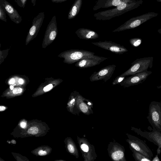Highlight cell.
I'll use <instances>...</instances> for the list:
<instances>
[{
    "instance_id": "obj_1",
    "label": "cell",
    "mask_w": 161,
    "mask_h": 161,
    "mask_svg": "<svg viewBox=\"0 0 161 161\" xmlns=\"http://www.w3.org/2000/svg\"><path fill=\"white\" fill-rule=\"evenodd\" d=\"M134 5L131 1L123 2L114 8L95 14L94 16L97 20H108L131 10Z\"/></svg>"
},
{
    "instance_id": "obj_2",
    "label": "cell",
    "mask_w": 161,
    "mask_h": 161,
    "mask_svg": "<svg viewBox=\"0 0 161 161\" xmlns=\"http://www.w3.org/2000/svg\"><path fill=\"white\" fill-rule=\"evenodd\" d=\"M147 118L153 130L161 132V101H153L150 103Z\"/></svg>"
},
{
    "instance_id": "obj_3",
    "label": "cell",
    "mask_w": 161,
    "mask_h": 161,
    "mask_svg": "<svg viewBox=\"0 0 161 161\" xmlns=\"http://www.w3.org/2000/svg\"><path fill=\"white\" fill-rule=\"evenodd\" d=\"M153 59V57L137 59L131 64L128 69L120 75L126 76L147 71L149 68L152 67Z\"/></svg>"
},
{
    "instance_id": "obj_4",
    "label": "cell",
    "mask_w": 161,
    "mask_h": 161,
    "mask_svg": "<svg viewBox=\"0 0 161 161\" xmlns=\"http://www.w3.org/2000/svg\"><path fill=\"white\" fill-rule=\"evenodd\" d=\"M126 134L128 138L126 139V141L128 143L130 146L152 160V158L153 156V153L144 141L136 136L128 133H126Z\"/></svg>"
},
{
    "instance_id": "obj_5",
    "label": "cell",
    "mask_w": 161,
    "mask_h": 161,
    "mask_svg": "<svg viewBox=\"0 0 161 161\" xmlns=\"http://www.w3.org/2000/svg\"><path fill=\"white\" fill-rule=\"evenodd\" d=\"M78 144L84 161H94L97 157L93 145L85 138L77 136Z\"/></svg>"
},
{
    "instance_id": "obj_6",
    "label": "cell",
    "mask_w": 161,
    "mask_h": 161,
    "mask_svg": "<svg viewBox=\"0 0 161 161\" xmlns=\"http://www.w3.org/2000/svg\"><path fill=\"white\" fill-rule=\"evenodd\" d=\"M107 150L109 157L115 161H126L125 156V148L119 143L115 142H110Z\"/></svg>"
},
{
    "instance_id": "obj_7",
    "label": "cell",
    "mask_w": 161,
    "mask_h": 161,
    "mask_svg": "<svg viewBox=\"0 0 161 161\" xmlns=\"http://www.w3.org/2000/svg\"><path fill=\"white\" fill-rule=\"evenodd\" d=\"M152 72L147 70L132 75L125 78L119 85L125 87L138 85L144 82Z\"/></svg>"
},
{
    "instance_id": "obj_8",
    "label": "cell",
    "mask_w": 161,
    "mask_h": 161,
    "mask_svg": "<svg viewBox=\"0 0 161 161\" xmlns=\"http://www.w3.org/2000/svg\"><path fill=\"white\" fill-rule=\"evenodd\" d=\"M116 66L114 64L106 66L97 72H94L89 78L91 82L103 80L106 82L112 77Z\"/></svg>"
},
{
    "instance_id": "obj_9",
    "label": "cell",
    "mask_w": 161,
    "mask_h": 161,
    "mask_svg": "<svg viewBox=\"0 0 161 161\" xmlns=\"http://www.w3.org/2000/svg\"><path fill=\"white\" fill-rule=\"evenodd\" d=\"M131 130L138 135L145 138L150 142L157 145L161 149V132L152 130V131L142 130L140 128L131 127Z\"/></svg>"
},
{
    "instance_id": "obj_10",
    "label": "cell",
    "mask_w": 161,
    "mask_h": 161,
    "mask_svg": "<svg viewBox=\"0 0 161 161\" xmlns=\"http://www.w3.org/2000/svg\"><path fill=\"white\" fill-rule=\"evenodd\" d=\"M92 43L95 45L116 54H121L128 51V50L124 46L111 41H99L92 42Z\"/></svg>"
},
{
    "instance_id": "obj_11",
    "label": "cell",
    "mask_w": 161,
    "mask_h": 161,
    "mask_svg": "<svg viewBox=\"0 0 161 161\" xmlns=\"http://www.w3.org/2000/svg\"><path fill=\"white\" fill-rule=\"evenodd\" d=\"M107 59V58L92 55L83 58L77 62L75 66L80 69L88 68L99 64Z\"/></svg>"
},
{
    "instance_id": "obj_12",
    "label": "cell",
    "mask_w": 161,
    "mask_h": 161,
    "mask_svg": "<svg viewBox=\"0 0 161 161\" xmlns=\"http://www.w3.org/2000/svg\"><path fill=\"white\" fill-rule=\"evenodd\" d=\"M0 4L5 9L10 19L16 24L19 23L22 19L17 11L6 0H0Z\"/></svg>"
},
{
    "instance_id": "obj_13",
    "label": "cell",
    "mask_w": 161,
    "mask_h": 161,
    "mask_svg": "<svg viewBox=\"0 0 161 161\" xmlns=\"http://www.w3.org/2000/svg\"><path fill=\"white\" fill-rule=\"evenodd\" d=\"M76 104L80 112H82L86 115H89L93 113L92 109L93 103L92 102L84 98L80 94L77 98Z\"/></svg>"
},
{
    "instance_id": "obj_14",
    "label": "cell",
    "mask_w": 161,
    "mask_h": 161,
    "mask_svg": "<svg viewBox=\"0 0 161 161\" xmlns=\"http://www.w3.org/2000/svg\"><path fill=\"white\" fill-rule=\"evenodd\" d=\"M93 52L83 50H73L68 53V60L70 63L77 62L83 58L94 55Z\"/></svg>"
},
{
    "instance_id": "obj_15",
    "label": "cell",
    "mask_w": 161,
    "mask_h": 161,
    "mask_svg": "<svg viewBox=\"0 0 161 161\" xmlns=\"http://www.w3.org/2000/svg\"><path fill=\"white\" fill-rule=\"evenodd\" d=\"M131 1L130 0H97L93 7L94 11L101 8H106L116 6L123 2Z\"/></svg>"
},
{
    "instance_id": "obj_16",
    "label": "cell",
    "mask_w": 161,
    "mask_h": 161,
    "mask_svg": "<svg viewBox=\"0 0 161 161\" xmlns=\"http://www.w3.org/2000/svg\"><path fill=\"white\" fill-rule=\"evenodd\" d=\"M75 33L80 39H93L97 38L99 37L98 34L95 31L84 28L78 29L75 31Z\"/></svg>"
},
{
    "instance_id": "obj_17",
    "label": "cell",
    "mask_w": 161,
    "mask_h": 161,
    "mask_svg": "<svg viewBox=\"0 0 161 161\" xmlns=\"http://www.w3.org/2000/svg\"><path fill=\"white\" fill-rule=\"evenodd\" d=\"M82 3V0H75L72 5L68 16L69 19L74 18L79 12Z\"/></svg>"
},
{
    "instance_id": "obj_18",
    "label": "cell",
    "mask_w": 161,
    "mask_h": 161,
    "mask_svg": "<svg viewBox=\"0 0 161 161\" xmlns=\"http://www.w3.org/2000/svg\"><path fill=\"white\" fill-rule=\"evenodd\" d=\"M132 152V155L136 161H151L152 160L147 158L139 152L136 151L129 146Z\"/></svg>"
},
{
    "instance_id": "obj_19",
    "label": "cell",
    "mask_w": 161,
    "mask_h": 161,
    "mask_svg": "<svg viewBox=\"0 0 161 161\" xmlns=\"http://www.w3.org/2000/svg\"><path fill=\"white\" fill-rule=\"evenodd\" d=\"M71 141L67 144V147L69 152L74 155L77 158L79 157L78 150L76 147L75 143L73 141Z\"/></svg>"
},
{
    "instance_id": "obj_20",
    "label": "cell",
    "mask_w": 161,
    "mask_h": 161,
    "mask_svg": "<svg viewBox=\"0 0 161 161\" xmlns=\"http://www.w3.org/2000/svg\"><path fill=\"white\" fill-rule=\"evenodd\" d=\"M131 45L133 47H137L142 43V40L140 38H133L129 40Z\"/></svg>"
},
{
    "instance_id": "obj_21",
    "label": "cell",
    "mask_w": 161,
    "mask_h": 161,
    "mask_svg": "<svg viewBox=\"0 0 161 161\" xmlns=\"http://www.w3.org/2000/svg\"><path fill=\"white\" fill-rule=\"evenodd\" d=\"M6 11L5 9L0 4V19L5 22H7V19L6 14Z\"/></svg>"
},
{
    "instance_id": "obj_22",
    "label": "cell",
    "mask_w": 161,
    "mask_h": 161,
    "mask_svg": "<svg viewBox=\"0 0 161 161\" xmlns=\"http://www.w3.org/2000/svg\"><path fill=\"white\" fill-rule=\"evenodd\" d=\"M126 76L120 75L117 76L114 80L112 82V85H115L117 84H119L120 83L126 78Z\"/></svg>"
},
{
    "instance_id": "obj_23",
    "label": "cell",
    "mask_w": 161,
    "mask_h": 161,
    "mask_svg": "<svg viewBox=\"0 0 161 161\" xmlns=\"http://www.w3.org/2000/svg\"><path fill=\"white\" fill-rule=\"evenodd\" d=\"M57 27V24H56L54 28H53V30L51 31V32L49 34V37L50 40H53L56 35V29Z\"/></svg>"
},
{
    "instance_id": "obj_24",
    "label": "cell",
    "mask_w": 161,
    "mask_h": 161,
    "mask_svg": "<svg viewBox=\"0 0 161 161\" xmlns=\"http://www.w3.org/2000/svg\"><path fill=\"white\" fill-rule=\"evenodd\" d=\"M27 0H15V2L19 7L24 8Z\"/></svg>"
},
{
    "instance_id": "obj_25",
    "label": "cell",
    "mask_w": 161,
    "mask_h": 161,
    "mask_svg": "<svg viewBox=\"0 0 161 161\" xmlns=\"http://www.w3.org/2000/svg\"><path fill=\"white\" fill-rule=\"evenodd\" d=\"M38 132V128L36 127H32L28 130V133L30 134L35 135Z\"/></svg>"
},
{
    "instance_id": "obj_26",
    "label": "cell",
    "mask_w": 161,
    "mask_h": 161,
    "mask_svg": "<svg viewBox=\"0 0 161 161\" xmlns=\"http://www.w3.org/2000/svg\"><path fill=\"white\" fill-rule=\"evenodd\" d=\"M53 87V85L52 84H49L43 88V91L45 92L48 91L52 88Z\"/></svg>"
},
{
    "instance_id": "obj_27",
    "label": "cell",
    "mask_w": 161,
    "mask_h": 161,
    "mask_svg": "<svg viewBox=\"0 0 161 161\" xmlns=\"http://www.w3.org/2000/svg\"><path fill=\"white\" fill-rule=\"evenodd\" d=\"M22 89L20 87L15 88L13 91L14 94H17L21 93L22 92Z\"/></svg>"
},
{
    "instance_id": "obj_28",
    "label": "cell",
    "mask_w": 161,
    "mask_h": 161,
    "mask_svg": "<svg viewBox=\"0 0 161 161\" xmlns=\"http://www.w3.org/2000/svg\"><path fill=\"white\" fill-rule=\"evenodd\" d=\"M38 154L40 156H44L45 155L47 154V153L45 151H43L42 150H40L38 153Z\"/></svg>"
},
{
    "instance_id": "obj_29",
    "label": "cell",
    "mask_w": 161,
    "mask_h": 161,
    "mask_svg": "<svg viewBox=\"0 0 161 161\" xmlns=\"http://www.w3.org/2000/svg\"><path fill=\"white\" fill-rule=\"evenodd\" d=\"M67 0H51L53 3H62L66 1Z\"/></svg>"
},
{
    "instance_id": "obj_30",
    "label": "cell",
    "mask_w": 161,
    "mask_h": 161,
    "mask_svg": "<svg viewBox=\"0 0 161 161\" xmlns=\"http://www.w3.org/2000/svg\"><path fill=\"white\" fill-rule=\"evenodd\" d=\"M160 160L158 157V154H157L155 156L152 160V161H160Z\"/></svg>"
},
{
    "instance_id": "obj_31",
    "label": "cell",
    "mask_w": 161,
    "mask_h": 161,
    "mask_svg": "<svg viewBox=\"0 0 161 161\" xmlns=\"http://www.w3.org/2000/svg\"><path fill=\"white\" fill-rule=\"evenodd\" d=\"M20 126L22 128H24L26 127V123L25 122L23 121L21 122Z\"/></svg>"
},
{
    "instance_id": "obj_32",
    "label": "cell",
    "mask_w": 161,
    "mask_h": 161,
    "mask_svg": "<svg viewBox=\"0 0 161 161\" xmlns=\"http://www.w3.org/2000/svg\"><path fill=\"white\" fill-rule=\"evenodd\" d=\"M161 152V149L159 147H158L157 150V153L158 155L160 154Z\"/></svg>"
},
{
    "instance_id": "obj_33",
    "label": "cell",
    "mask_w": 161,
    "mask_h": 161,
    "mask_svg": "<svg viewBox=\"0 0 161 161\" xmlns=\"http://www.w3.org/2000/svg\"><path fill=\"white\" fill-rule=\"evenodd\" d=\"M31 3L33 6H34L36 5V0H31Z\"/></svg>"
},
{
    "instance_id": "obj_34",
    "label": "cell",
    "mask_w": 161,
    "mask_h": 161,
    "mask_svg": "<svg viewBox=\"0 0 161 161\" xmlns=\"http://www.w3.org/2000/svg\"><path fill=\"white\" fill-rule=\"evenodd\" d=\"M6 109V107L3 106L0 107V111H1L4 110Z\"/></svg>"
},
{
    "instance_id": "obj_35",
    "label": "cell",
    "mask_w": 161,
    "mask_h": 161,
    "mask_svg": "<svg viewBox=\"0 0 161 161\" xmlns=\"http://www.w3.org/2000/svg\"><path fill=\"white\" fill-rule=\"evenodd\" d=\"M15 82V80L14 79H12L9 81V83L10 84H14Z\"/></svg>"
},
{
    "instance_id": "obj_36",
    "label": "cell",
    "mask_w": 161,
    "mask_h": 161,
    "mask_svg": "<svg viewBox=\"0 0 161 161\" xmlns=\"http://www.w3.org/2000/svg\"><path fill=\"white\" fill-rule=\"evenodd\" d=\"M18 82L20 84H22L24 82V81L22 79H19V80Z\"/></svg>"
},
{
    "instance_id": "obj_37",
    "label": "cell",
    "mask_w": 161,
    "mask_h": 161,
    "mask_svg": "<svg viewBox=\"0 0 161 161\" xmlns=\"http://www.w3.org/2000/svg\"><path fill=\"white\" fill-rule=\"evenodd\" d=\"M10 88L11 90H13L14 88V86H11Z\"/></svg>"
},
{
    "instance_id": "obj_38",
    "label": "cell",
    "mask_w": 161,
    "mask_h": 161,
    "mask_svg": "<svg viewBox=\"0 0 161 161\" xmlns=\"http://www.w3.org/2000/svg\"><path fill=\"white\" fill-rule=\"evenodd\" d=\"M157 87L158 89H160L161 88V85L159 86H158Z\"/></svg>"
}]
</instances>
